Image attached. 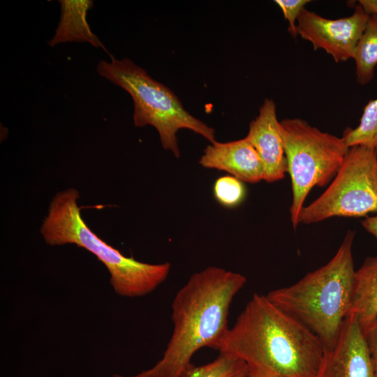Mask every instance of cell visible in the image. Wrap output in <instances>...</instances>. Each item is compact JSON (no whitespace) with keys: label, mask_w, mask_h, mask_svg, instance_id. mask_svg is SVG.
I'll return each mask as SVG.
<instances>
[{"label":"cell","mask_w":377,"mask_h":377,"mask_svg":"<svg viewBox=\"0 0 377 377\" xmlns=\"http://www.w3.org/2000/svg\"><path fill=\"white\" fill-rule=\"evenodd\" d=\"M342 138L348 148L367 146L377 149V98L366 105L359 125L347 128Z\"/></svg>","instance_id":"obj_16"},{"label":"cell","mask_w":377,"mask_h":377,"mask_svg":"<svg viewBox=\"0 0 377 377\" xmlns=\"http://www.w3.org/2000/svg\"><path fill=\"white\" fill-rule=\"evenodd\" d=\"M279 122L274 102L265 98L260 108L258 115L251 121L246 136L261 159L263 180L268 183L283 179L288 172Z\"/></svg>","instance_id":"obj_10"},{"label":"cell","mask_w":377,"mask_h":377,"mask_svg":"<svg viewBox=\"0 0 377 377\" xmlns=\"http://www.w3.org/2000/svg\"><path fill=\"white\" fill-rule=\"evenodd\" d=\"M75 188L57 193L43 221L40 233L51 246L75 244L94 254L108 269L110 282L119 295L144 296L168 277L170 263L150 264L127 257L97 236L83 220Z\"/></svg>","instance_id":"obj_4"},{"label":"cell","mask_w":377,"mask_h":377,"mask_svg":"<svg viewBox=\"0 0 377 377\" xmlns=\"http://www.w3.org/2000/svg\"><path fill=\"white\" fill-rule=\"evenodd\" d=\"M362 223L366 230L377 239V216H369Z\"/></svg>","instance_id":"obj_20"},{"label":"cell","mask_w":377,"mask_h":377,"mask_svg":"<svg viewBox=\"0 0 377 377\" xmlns=\"http://www.w3.org/2000/svg\"><path fill=\"white\" fill-rule=\"evenodd\" d=\"M246 277L209 266L193 274L172 303L173 331L161 360L135 375L112 377H183L200 349L214 348L228 329L229 309Z\"/></svg>","instance_id":"obj_2"},{"label":"cell","mask_w":377,"mask_h":377,"mask_svg":"<svg viewBox=\"0 0 377 377\" xmlns=\"http://www.w3.org/2000/svg\"><path fill=\"white\" fill-rule=\"evenodd\" d=\"M348 316H354L364 332L377 319V256L368 257L355 272Z\"/></svg>","instance_id":"obj_13"},{"label":"cell","mask_w":377,"mask_h":377,"mask_svg":"<svg viewBox=\"0 0 377 377\" xmlns=\"http://www.w3.org/2000/svg\"><path fill=\"white\" fill-rule=\"evenodd\" d=\"M377 212V149L350 147L329 187L304 206L299 223L309 224L333 216L359 217Z\"/></svg>","instance_id":"obj_7"},{"label":"cell","mask_w":377,"mask_h":377,"mask_svg":"<svg viewBox=\"0 0 377 377\" xmlns=\"http://www.w3.org/2000/svg\"><path fill=\"white\" fill-rule=\"evenodd\" d=\"M363 332L377 377V319Z\"/></svg>","instance_id":"obj_19"},{"label":"cell","mask_w":377,"mask_h":377,"mask_svg":"<svg viewBox=\"0 0 377 377\" xmlns=\"http://www.w3.org/2000/svg\"><path fill=\"white\" fill-rule=\"evenodd\" d=\"M249 368L242 360L219 353L213 361L201 366L193 364L183 377H248Z\"/></svg>","instance_id":"obj_15"},{"label":"cell","mask_w":377,"mask_h":377,"mask_svg":"<svg viewBox=\"0 0 377 377\" xmlns=\"http://www.w3.org/2000/svg\"><path fill=\"white\" fill-rule=\"evenodd\" d=\"M61 15L52 38L47 42L51 47L61 43H88L106 52L105 45L93 33L87 22L88 11L94 6L91 0H59Z\"/></svg>","instance_id":"obj_12"},{"label":"cell","mask_w":377,"mask_h":377,"mask_svg":"<svg viewBox=\"0 0 377 377\" xmlns=\"http://www.w3.org/2000/svg\"><path fill=\"white\" fill-rule=\"evenodd\" d=\"M199 163L205 168L226 171L244 182L253 184L263 180L261 159L246 137L211 143L204 149Z\"/></svg>","instance_id":"obj_11"},{"label":"cell","mask_w":377,"mask_h":377,"mask_svg":"<svg viewBox=\"0 0 377 377\" xmlns=\"http://www.w3.org/2000/svg\"><path fill=\"white\" fill-rule=\"evenodd\" d=\"M308 0H276L274 2L281 9L285 19L288 22V30L291 36L296 38L298 35L297 31V21L302 10Z\"/></svg>","instance_id":"obj_18"},{"label":"cell","mask_w":377,"mask_h":377,"mask_svg":"<svg viewBox=\"0 0 377 377\" xmlns=\"http://www.w3.org/2000/svg\"><path fill=\"white\" fill-rule=\"evenodd\" d=\"M96 70L101 77L131 96L134 105V125L154 127L163 147L175 157L180 155L177 138L179 129H189L211 143L216 142L213 128L190 114L172 90L153 79L132 60L111 57L110 61L101 60Z\"/></svg>","instance_id":"obj_5"},{"label":"cell","mask_w":377,"mask_h":377,"mask_svg":"<svg viewBox=\"0 0 377 377\" xmlns=\"http://www.w3.org/2000/svg\"><path fill=\"white\" fill-rule=\"evenodd\" d=\"M213 193L220 205L227 208H232L244 200L246 190L243 182L232 175H226L215 181Z\"/></svg>","instance_id":"obj_17"},{"label":"cell","mask_w":377,"mask_h":377,"mask_svg":"<svg viewBox=\"0 0 377 377\" xmlns=\"http://www.w3.org/2000/svg\"><path fill=\"white\" fill-rule=\"evenodd\" d=\"M316 377H376L363 330L354 316L346 317L336 344L325 350Z\"/></svg>","instance_id":"obj_9"},{"label":"cell","mask_w":377,"mask_h":377,"mask_svg":"<svg viewBox=\"0 0 377 377\" xmlns=\"http://www.w3.org/2000/svg\"><path fill=\"white\" fill-rule=\"evenodd\" d=\"M214 349L242 360L257 377H316L325 353L305 325L258 293Z\"/></svg>","instance_id":"obj_1"},{"label":"cell","mask_w":377,"mask_h":377,"mask_svg":"<svg viewBox=\"0 0 377 377\" xmlns=\"http://www.w3.org/2000/svg\"><path fill=\"white\" fill-rule=\"evenodd\" d=\"M353 59L357 81L361 84L369 82L377 65V17L371 15L357 43Z\"/></svg>","instance_id":"obj_14"},{"label":"cell","mask_w":377,"mask_h":377,"mask_svg":"<svg viewBox=\"0 0 377 377\" xmlns=\"http://www.w3.org/2000/svg\"><path fill=\"white\" fill-rule=\"evenodd\" d=\"M354 235L353 231L346 233L326 265L297 283L267 295L270 301L312 331L325 350L334 346L349 315L356 272L352 251Z\"/></svg>","instance_id":"obj_3"},{"label":"cell","mask_w":377,"mask_h":377,"mask_svg":"<svg viewBox=\"0 0 377 377\" xmlns=\"http://www.w3.org/2000/svg\"><path fill=\"white\" fill-rule=\"evenodd\" d=\"M279 128L292 183L290 214L295 228L310 191L326 185L336 175L349 148L343 138L323 132L301 119H283Z\"/></svg>","instance_id":"obj_6"},{"label":"cell","mask_w":377,"mask_h":377,"mask_svg":"<svg viewBox=\"0 0 377 377\" xmlns=\"http://www.w3.org/2000/svg\"><path fill=\"white\" fill-rule=\"evenodd\" d=\"M248 377H257V376H248Z\"/></svg>","instance_id":"obj_22"},{"label":"cell","mask_w":377,"mask_h":377,"mask_svg":"<svg viewBox=\"0 0 377 377\" xmlns=\"http://www.w3.org/2000/svg\"><path fill=\"white\" fill-rule=\"evenodd\" d=\"M358 3L369 15H374L377 17V1L361 0Z\"/></svg>","instance_id":"obj_21"},{"label":"cell","mask_w":377,"mask_h":377,"mask_svg":"<svg viewBox=\"0 0 377 377\" xmlns=\"http://www.w3.org/2000/svg\"><path fill=\"white\" fill-rule=\"evenodd\" d=\"M369 15L358 4L348 17L336 20L323 17L304 8L297 21V31L314 50L322 49L336 62L353 59Z\"/></svg>","instance_id":"obj_8"}]
</instances>
